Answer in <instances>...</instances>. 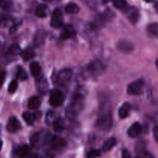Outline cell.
I'll use <instances>...</instances> for the list:
<instances>
[{"mask_svg": "<svg viewBox=\"0 0 158 158\" xmlns=\"http://www.w3.org/2000/svg\"><path fill=\"white\" fill-rule=\"evenodd\" d=\"M86 91L83 87H78L74 91L72 100L66 109V116L69 120L75 119L83 107Z\"/></svg>", "mask_w": 158, "mask_h": 158, "instance_id": "6da1fadb", "label": "cell"}, {"mask_svg": "<svg viewBox=\"0 0 158 158\" xmlns=\"http://www.w3.org/2000/svg\"><path fill=\"white\" fill-rule=\"evenodd\" d=\"M145 86V81L143 79H137L134 81L131 82L127 87V91L131 95H138L143 93V88Z\"/></svg>", "mask_w": 158, "mask_h": 158, "instance_id": "7a4b0ae2", "label": "cell"}, {"mask_svg": "<svg viewBox=\"0 0 158 158\" xmlns=\"http://www.w3.org/2000/svg\"><path fill=\"white\" fill-rule=\"evenodd\" d=\"M111 125H112V117L109 113L103 115L101 117L99 118L98 120L97 121V123H96L97 128L100 130H103V131L110 130Z\"/></svg>", "mask_w": 158, "mask_h": 158, "instance_id": "3957f363", "label": "cell"}, {"mask_svg": "<svg viewBox=\"0 0 158 158\" xmlns=\"http://www.w3.org/2000/svg\"><path fill=\"white\" fill-rule=\"evenodd\" d=\"M50 25L52 27L59 29L63 26V15L60 9H56L51 15Z\"/></svg>", "mask_w": 158, "mask_h": 158, "instance_id": "277c9868", "label": "cell"}, {"mask_svg": "<svg viewBox=\"0 0 158 158\" xmlns=\"http://www.w3.org/2000/svg\"><path fill=\"white\" fill-rule=\"evenodd\" d=\"M72 75L73 73L70 69L65 68V69L61 70L58 73V74H57L56 83L58 85H61V86H63V85H66L70 81Z\"/></svg>", "mask_w": 158, "mask_h": 158, "instance_id": "5b68a950", "label": "cell"}, {"mask_svg": "<svg viewBox=\"0 0 158 158\" xmlns=\"http://www.w3.org/2000/svg\"><path fill=\"white\" fill-rule=\"evenodd\" d=\"M64 101V95L58 89H54L51 91L49 95V103L52 106L57 107L62 105Z\"/></svg>", "mask_w": 158, "mask_h": 158, "instance_id": "8992f818", "label": "cell"}, {"mask_svg": "<svg viewBox=\"0 0 158 158\" xmlns=\"http://www.w3.org/2000/svg\"><path fill=\"white\" fill-rule=\"evenodd\" d=\"M103 69H104V67H103V64L99 60H94V61L91 62L86 68L88 73L93 76H97L103 72Z\"/></svg>", "mask_w": 158, "mask_h": 158, "instance_id": "52a82bcc", "label": "cell"}, {"mask_svg": "<svg viewBox=\"0 0 158 158\" xmlns=\"http://www.w3.org/2000/svg\"><path fill=\"white\" fill-rule=\"evenodd\" d=\"M35 85L36 88L40 94H46L49 90V85H48V81L44 76H40L37 77L35 80Z\"/></svg>", "mask_w": 158, "mask_h": 158, "instance_id": "ba28073f", "label": "cell"}, {"mask_svg": "<svg viewBox=\"0 0 158 158\" xmlns=\"http://www.w3.org/2000/svg\"><path fill=\"white\" fill-rule=\"evenodd\" d=\"M76 34H77V33H76L74 28L71 25L68 24L63 26V29L62 30L61 34H60V38L63 40H69V39L75 37Z\"/></svg>", "mask_w": 158, "mask_h": 158, "instance_id": "9c48e42d", "label": "cell"}, {"mask_svg": "<svg viewBox=\"0 0 158 158\" xmlns=\"http://www.w3.org/2000/svg\"><path fill=\"white\" fill-rule=\"evenodd\" d=\"M117 48L120 52L128 54L134 50V45L127 40H121L117 43Z\"/></svg>", "mask_w": 158, "mask_h": 158, "instance_id": "30bf717a", "label": "cell"}, {"mask_svg": "<svg viewBox=\"0 0 158 158\" xmlns=\"http://www.w3.org/2000/svg\"><path fill=\"white\" fill-rule=\"evenodd\" d=\"M6 127H7V130L9 133H16L21 129V125H20L19 121L15 117L12 116L8 121Z\"/></svg>", "mask_w": 158, "mask_h": 158, "instance_id": "8fae6325", "label": "cell"}, {"mask_svg": "<svg viewBox=\"0 0 158 158\" xmlns=\"http://www.w3.org/2000/svg\"><path fill=\"white\" fill-rule=\"evenodd\" d=\"M50 145L52 149L55 150H59L66 147V142L64 139L59 136H53L50 140Z\"/></svg>", "mask_w": 158, "mask_h": 158, "instance_id": "7c38bea8", "label": "cell"}, {"mask_svg": "<svg viewBox=\"0 0 158 158\" xmlns=\"http://www.w3.org/2000/svg\"><path fill=\"white\" fill-rule=\"evenodd\" d=\"M142 133V126L139 122H134L129 128L127 131V134L130 137L136 138L138 137Z\"/></svg>", "mask_w": 158, "mask_h": 158, "instance_id": "4fadbf2b", "label": "cell"}, {"mask_svg": "<svg viewBox=\"0 0 158 158\" xmlns=\"http://www.w3.org/2000/svg\"><path fill=\"white\" fill-rule=\"evenodd\" d=\"M127 18L133 24H135L139 19V12L135 7H130L127 9Z\"/></svg>", "mask_w": 158, "mask_h": 158, "instance_id": "5bb4252c", "label": "cell"}, {"mask_svg": "<svg viewBox=\"0 0 158 158\" xmlns=\"http://www.w3.org/2000/svg\"><path fill=\"white\" fill-rule=\"evenodd\" d=\"M131 111V105L128 102H125L118 110V115L120 119H126Z\"/></svg>", "mask_w": 158, "mask_h": 158, "instance_id": "9a60e30c", "label": "cell"}, {"mask_svg": "<svg viewBox=\"0 0 158 158\" xmlns=\"http://www.w3.org/2000/svg\"><path fill=\"white\" fill-rule=\"evenodd\" d=\"M46 37V33L43 29H39L35 32L33 37V43L35 46H40L44 42Z\"/></svg>", "mask_w": 158, "mask_h": 158, "instance_id": "2e32d148", "label": "cell"}, {"mask_svg": "<svg viewBox=\"0 0 158 158\" xmlns=\"http://www.w3.org/2000/svg\"><path fill=\"white\" fill-rule=\"evenodd\" d=\"M29 150V146H28L27 144H21V145H19L18 147L15 148V153L16 154V156H19V157L23 158L28 154Z\"/></svg>", "mask_w": 158, "mask_h": 158, "instance_id": "e0dca14e", "label": "cell"}, {"mask_svg": "<svg viewBox=\"0 0 158 158\" xmlns=\"http://www.w3.org/2000/svg\"><path fill=\"white\" fill-rule=\"evenodd\" d=\"M117 141L115 137H110L106 139L104 142V143L102 146V150L103 152H108L114 147L117 145Z\"/></svg>", "mask_w": 158, "mask_h": 158, "instance_id": "ac0fdd59", "label": "cell"}, {"mask_svg": "<svg viewBox=\"0 0 158 158\" xmlns=\"http://www.w3.org/2000/svg\"><path fill=\"white\" fill-rule=\"evenodd\" d=\"M48 7L44 4L39 5L35 11V14L36 16L40 18H44L48 15Z\"/></svg>", "mask_w": 158, "mask_h": 158, "instance_id": "d6986e66", "label": "cell"}, {"mask_svg": "<svg viewBox=\"0 0 158 158\" xmlns=\"http://www.w3.org/2000/svg\"><path fill=\"white\" fill-rule=\"evenodd\" d=\"M41 101L38 96H32L28 101V107L30 109H37L40 106Z\"/></svg>", "mask_w": 158, "mask_h": 158, "instance_id": "ffe728a7", "label": "cell"}, {"mask_svg": "<svg viewBox=\"0 0 158 158\" xmlns=\"http://www.w3.org/2000/svg\"><path fill=\"white\" fill-rule=\"evenodd\" d=\"M53 129L56 132H61L65 129V120L63 118L60 117L56 119L52 122Z\"/></svg>", "mask_w": 158, "mask_h": 158, "instance_id": "44dd1931", "label": "cell"}, {"mask_svg": "<svg viewBox=\"0 0 158 158\" xmlns=\"http://www.w3.org/2000/svg\"><path fill=\"white\" fill-rule=\"evenodd\" d=\"M22 58L25 60V61H28V60H31L35 56V51L32 47H26V49L21 53Z\"/></svg>", "mask_w": 158, "mask_h": 158, "instance_id": "7402d4cb", "label": "cell"}, {"mask_svg": "<svg viewBox=\"0 0 158 158\" xmlns=\"http://www.w3.org/2000/svg\"><path fill=\"white\" fill-rule=\"evenodd\" d=\"M30 72L31 74L34 77H38L41 72V67H40V64L36 61H33L30 64Z\"/></svg>", "mask_w": 158, "mask_h": 158, "instance_id": "603a6c76", "label": "cell"}, {"mask_svg": "<svg viewBox=\"0 0 158 158\" xmlns=\"http://www.w3.org/2000/svg\"><path fill=\"white\" fill-rule=\"evenodd\" d=\"M65 11L68 14H77L80 11V7L76 3L70 2L66 5L65 7Z\"/></svg>", "mask_w": 158, "mask_h": 158, "instance_id": "cb8c5ba5", "label": "cell"}, {"mask_svg": "<svg viewBox=\"0 0 158 158\" xmlns=\"http://www.w3.org/2000/svg\"><path fill=\"white\" fill-rule=\"evenodd\" d=\"M21 53H22L21 48H20L19 45L17 44V43H13L12 45H11L7 51V54L10 56H16V55H19V54H20Z\"/></svg>", "mask_w": 158, "mask_h": 158, "instance_id": "d4e9b609", "label": "cell"}, {"mask_svg": "<svg viewBox=\"0 0 158 158\" xmlns=\"http://www.w3.org/2000/svg\"><path fill=\"white\" fill-rule=\"evenodd\" d=\"M23 118L28 125H32L35 120V115L29 112H25L23 114Z\"/></svg>", "mask_w": 158, "mask_h": 158, "instance_id": "484cf974", "label": "cell"}, {"mask_svg": "<svg viewBox=\"0 0 158 158\" xmlns=\"http://www.w3.org/2000/svg\"><path fill=\"white\" fill-rule=\"evenodd\" d=\"M16 77L20 81H26L27 80L28 75L25 69H23L21 67H19L16 71Z\"/></svg>", "mask_w": 158, "mask_h": 158, "instance_id": "4316f807", "label": "cell"}, {"mask_svg": "<svg viewBox=\"0 0 158 158\" xmlns=\"http://www.w3.org/2000/svg\"><path fill=\"white\" fill-rule=\"evenodd\" d=\"M114 6L118 9H126L127 6L126 0H112Z\"/></svg>", "mask_w": 158, "mask_h": 158, "instance_id": "83f0119b", "label": "cell"}, {"mask_svg": "<svg viewBox=\"0 0 158 158\" xmlns=\"http://www.w3.org/2000/svg\"><path fill=\"white\" fill-rule=\"evenodd\" d=\"M148 31L153 37H157L158 34V25L157 23H151L148 26Z\"/></svg>", "mask_w": 158, "mask_h": 158, "instance_id": "f1b7e54d", "label": "cell"}, {"mask_svg": "<svg viewBox=\"0 0 158 158\" xmlns=\"http://www.w3.org/2000/svg\"><path fill=\"white\" fill-rule=\"evenodd\" d=\"M18 88V82L16 80H13L9 83V87H8V91L11 94L15 92Z\"/></svg>", "mask_w": 158, "mask_h": 158, "instance_id": "f546056e", "label": "cell"}, {"mask_svg": "<svg viewBox=\"0 0 158 158\" xmlns=\"http://www.w3.org/2000/svg\"><path fill=\"white\" fill-rule=\"evenodd\" d=\"M40 140V133H35V134L32 135L30 138V144L32 147L37 145L39 142Z\"/></svg>", "mask_w": 158, "mask_h": 158, "instance_id": "4dcf8cb0", "label": "cell"}, {"mask_svg": "<svg viewBox=\"0 0 158 158\" xmlns=\"http://www.w3.org/2000/svg\"><path fill=\"white\" fill-rule=\"evenodd\" d=\"M100 154H101V153L99 150H91L90 151L88 152L86 156H87V158H95L100 156Z\"/></svg>", "mask_w": 158, "mask_h": 158, "instance_id": "1f68e13d", "label": "cell"}, {"mask_svg": "<svg viewBox=\"0 0 158 158\" xmlns=\"http://www.w3.org/2000/svg\"><path fill=\"white\" fill-rule=\"evenodd\" d=\"M10 20V16L7 15H0V26H6L8 22Z\"/></svg>", "mask_w": 158, "mask_h": 158, "instance_id": "d6a6232c", "label": "cell"}, {"mask_svg": "<svg viewBox=\"0 0 158 158\" xmlns=\"http://www.w3.org/2000/svg\"><path fill=\"white\" fill-rule=\"evenodd\" d=\"M53 112H48L46 113V122L48 125H50L52 122H53Z\"/></svg>", "mask_w": 158, "mask_h": 158, "instance_id": "836d02e7", "label": "cell"}, {"mask_svg": "<svg viewBox=\"0 0 158 158\" xmlns=\"http://www.w3.org/2000/svg\"><path fill=\"white\" fill-rule=\"evenodd\" d=\"M6 73L5 71H0V87L2 85V84L4 83L5 79H6Z\"/></svg>", "mask_w": 158, "mask_h": 158, "instance_id": "e575fe53", "label": "cell"}, {"mask_svg": "<svg viewBox=\"0 0 158 158\" xmlns=\"http://www.w3.org/2000/svg\"><path fill=\"white\" fill-rule=\"evenodd\" d=\"M20 23H14L13 24H12V26L10 27V29H9V33H14L16 32L17 29H18V26H19Z\"/></svg>", "mask_w": 158, "mask_h": 158, "instance_id": "d590c367", "label": "cell"}, {"mask_svg": "<svg viewBox=\"0 0 158 158\" xmlns=\"http://www.w3.org/2000/svg\"><path fill=\"white\" fill-rule=\"evenodd\" d=\"M122 158H132L129 150H127V149H123V151H122Z\"/></svg>", "mask_w": 158, "mask_h": 158, "instance_id": "8d00e7d4", "label": "cell"}, {"mask_svg": "<svg viewBox=\"0 0 158 158\" xmlns=\"http://www.w3.org/2000/svg\"><path fill=\"white\" fill-rule=\"evenodd\" d=\"M153 132H154V138H155V140L158 141V129L157 126H154V130H153Z\"/></svg>", "mask_w": 158, "mask_h": 158, "instance_id": "74e56055", "label": "cell"}, {"mask_svg": "<svg viewBox=\"0 0 158 158\" xmlns=\"http://www.w3.org/2000/svg\"><path fill=\"white\" fill-rule=\"evenodd\" d=\"M6 0H0V7L1 8H4L6 6Z\"/></svg>", "mask_w": 158, "mask_h": 158, "instance_id": "f35d334b", "label": "cell"}, {"mask_svg": "<svg viewBox=\"0 0 158 158\" xmlns=\"http://www.w3.org/2000/svg\"><path fill=\"white\" fill-rule=\"evenodd\" d=\"M28 158H40V156L36 153H33V154H31Z\"/></svg>", "mask_w": 158, "mask_h": 158, "instance_id": "ab89813d", "label": "cell"}, {"mask_svg": "<svg viewBox=\"0 0 158 158\" xmlns=\"http://www.w3.org/2000/svg\"><path fill=\"white\" fill-rule=\"evenodd\" d=\"M145 155H146V156L148 158H155L154 156H153V155H151V153H145Z\"/></svg>", "mask_w": 158, "mask_h": 158, "instance_id": "60d3db41", "label": "cell"}, {"mask_svg": "<svg viewBox=\"0 0 158 158\" xmlns=\"http://www.w3.org/2000/svg\"><path fill=\"white\" fill-rule=\"evenodd\" d=\"M102 1L103 2V3H105V4H106V3L110 2H111L112 0H102Z\"/></svg>", "mask_w": 158, "mask_h": 158, "instance_id": "b9f144b4", "label": "cell"}, {"mask_svg": "<svg viewBox=\"0 0 158 158\" xmlns=\"http://www.w3.org/2000/svg\"><path fill=\"white\" fill-rule=\"evenodd\" d=\"M2 141L1 139H0V150L2 149Z\"/></svg>", "mask_w": 158, "mask_h": 158, "instance_id": "7bdbcfd3", "label": "cell"}, {"mask_svg": "<svg viewBox=\"0 0 158 158\" xmlns=\"http://www.w3.org/2000/svg\"><path fill=\"white\" fill-rule=\"evenodd\" d=\"M145 2H154V0H144Z\"/></svg>", "mask_w": 158, "mask_h": 158, "instance_id": "ee69618b", "label": "cell"}, {"mask_svg": "<svg viewBox=\"0 0 158 158\" xmlns=\"http://www.w3.org/2000/svg\"><path fill=\"white\" fill-rule=\"evenodd\" d=\"M43 1H46V2H50V1H52V0H43Z\"/></svg>", "mask_w": 158, "mask_h": 158, "instance_id": "f6af8a7d", "label": "cell"}, {"mask_svg": "<svg viewBox=\"0 0 158 158\" xmlns=\"http://www.w3.org/2000/svg\"><path fill=\"white\" fill-rule=\"evenodd\" d=\"M0 46H1V42H0Z\"/></svg>", "mask_w": 158, "mask_h": 158, "instance_id": "bcb514c9", "label": "cell"}]
</instances>
